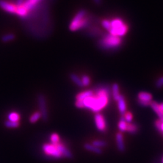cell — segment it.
<instances>
[{"label":"cell","instance_id":"cell-16","mask_svg":"<svg viewBox=\"0 0 163 163\" xmlns=\"http://www.w3.org/2000/svg\"><path fill=\"white\" fill-rule=\"evenodd\" d=\"M84 148L86 150L90 151V152H93L94 153H96V154H102V150H101L100 148L95 147V146H94L92 144H89V143H85V144L84 145Z\"/></svg>","mask_w":163,"mask_h":163},{"label":"cell","instance_id":"cell-36","mask_svg":"<svg viewBox=\"0 0 163 163\" xmlns=\"http://www.w3.org/2000/svg\"><path fill=\"white\" fill-rule=\"evenodd\" d=\"M159 107H160V109L162 110V112H163V103H162L161 104H160V105H159Z\"/></svg>","mask_w":163,"mask_h":163},{"label":"cell","instance_id":"cell-10","mask_svg":"<svg viewBox=\"0 0 163 163\" xmlns=\"http://www.w3.org/2000/svg\"><path fill=\"white\" fill-rule=\"evenodd\" d=\"M54 145H56L57 149H58L59 152H61V154L63 156L68 158V159H72L73 155L71 154V152L63 144V143L59 142L57 143V144Z\"/></svg>","mask_w":163,"mask_h":163},{"label":"cell","instance_id":"cell-15","mask_svg":"<svg viewBox=\"0 0 163 163\" xmlns=\"http://www.w3.org/2000/svg\"><path fill=\"white\" fill-rule=\"evenodd\" d=\"M93 95H94V92L91 90L84 91V92L80 93V94H78L77 96H76V100L82 101L84 99H85L86 98L90 97V96H92Z\"/></svg>","mask_w":163,"mask_h":163},{"label":"cell","instance_id":"cell-27","mask_svg":"<svg viewBox=\"0 0 163 163\" xmlns=\"http://www.w3.org/2000/svg\"><path fill=\"white\" fill-rule=\"evenodd\" d=\"M82 82L84 86H87L90 84V79L88 76L84 75L82 77Z\"/></svg>","mask_w":163,"mask_h":163},{"label":"cell","instance_id":"cell-18","mask_svg":"<svg viewBox=\"0 0 163 163\" xmlns=\"http://www.w3.org/2000/svg\"><path fill=\"white\" fill-rule=\"evenodd\" d=\"M126 127H127V122H126L125 119H124V116H122L118 123L119 130L120 131V132L126 131Z\"/></svg>","mask_w":163,"mask_h":163},{"label":"cell","instance_id":"cell-26","mask_svg":"<svg viewBox=\"0 0 163 163\" xmlns=\"http://www.w3.org/2000/svg\"><path fill=\"white\" fill-rule=\"evenodd\" d=\"M124 119H125L127 123H131L132 120H133V114L129 112H126V113L123 115Z\"/></svg>","mask_w":163,"mask_h":163},{"label":"cell","instance_id":"cell-37","mask_svg":"<svg viewBox=\"0 0 163 163\" xmlns=\"http://www.w3.org/2000/svg\"><path fill=\"white\" fill-rule=\"evenodd\" d=\"M162 163H163V159H162Z\"/></svg>","mask_w":163,"mask_h":163},{"label":"cell","instance_id":"cell-21","mask_svg":"<svg viewBox=\"0 0 163 163\" xmlns=\"http://www.w3.org/2000/svg\"><path fill=\"white\" fill-rule=\"evenodd\" d=\"M21 118L20 115L17 112H12L8 115V119L10 121L18 122Z\"/></svg>","mask_w":163,"mask_h":163},{"label":"cell","instance_id":"cell-34","mask_svg":"<svg viewBox=\"0 0 163 163\" xmlns=\"http://www.w3.org/2000/svg\"><path fill=\"white\" fill-rule=\"evenodd\" d=\"M23 2H24V0H16V6H21V4H23Z\"/></svg>","mask_w":163,"mask_h":163},{"label":"cell","instance_id":"cell-11","mask_svg":"<svg viewBox=\"0 0 163 163\" xmlns=\"http://www.w3.org/2000/svg\"><path fill=\"white\" fill-rule=\"evenodd\" d=\"M117 102H118V107L120 113L121 114L122 116H123V115L126 113V105L124 96L120 95L118 99L117 100Z\"/></svg>","mask_w":163,"mask_h":163},{"label":"cell","instance_id":"cell-9","mask_svg":"<svg viewBox=\"0 0 163 163\" xmlns=\"http://www.w3.org/2000/svg\"><path fill=\"white\" fill-rule=\"evenodd\" d=\"M95 121L97 128L100 131L104 132L106 131V122H105L104 117L100 114H97L95 116Z\"/></svg>","mask_w":163,"mask_h":163},{"label":"cell","instance_id":"cell-32","mask_svg":"<svg viewBox=\"0 0 163 163\" xmlns=\"http://www.w3.org/2000/svg\"><path fill=\"white\" fill-rule=\"evenodd\" d=\"M76 106L77 107H78V108H84L82 101H77V100H76Z\"/></svg>","mask_w":163,"mask_h":163},{"label":"cell","instance_id":"cell-2","mask_svg":"<svg viewBox=\"0 0 163 163\" xmlns=\"http://www.w3.org/2000/svg\"><path fill=\"white\" fill-rule=\"evenodd\" d=\"M89 21L86 11L84 10H82L76 14L75 17L71 21L69 29L72 32H75L81 29L87 27Z\"/></svg>","mask_w":163,"mask_h":163},{"label":"cell","instance_id":"cell-25","mask_svg":"<svg viewBox=\"0 0 163 163\" xmlns=\"http://www.w3.org/2000/svg\"><path fill=\"white\" fill-rule=\"evenodd\" d=\"M50 141H51L52 144H57L60 142V137L58 134L52 133L50 136Z\"/></svg>","mask_w":163,"mask_h":163},{"label":"cell","instance_id":"cell-19","mask_svg":"<svg viewBox=\"0 0 163 163\" xmlns=\"http://www.w3.org/2000/svg\"><path fill=\"white\" fill-rule=\"evenodd\" d=\"M138 131V126L136 125L135 124L133 123H128L127 124V127H126V131H128V133L134 134L136 133Z\"/></svg>","mask_w":163,"mask_h":163},{"label":"cell","instance_id":"cell-3","mask_svg":"<svg viewBox=\"0 0 163 163\" xmlns=\"http://www.w3.org/2000/svg\"><path fill=\"white\" fill-rule=\"evenodd\" d=\"M122 38L120 37L115 36L110 33L105 34L99 41L101 48L105 50L117 49L122 44Z\"/></svg>","mask_w":163,"mask_h":163},{"label":"cell","instance_id":"cell-30","mask_svg":"<svg viewBox=\"0 0 163 163\" xmlns=\"http://www.w3.org/2000/svg\"><path fill=\"white\" fill-rule=\"evenodd\" d=\"M102 25L105 29H106L107 31L109 30L110 27H111V23H110V21L107 20V19H105L102 21Z\"/></svg>","mask_w":163,"mask_h":163},{"label":"cell","instance_id":"cell-31","mask_svg":"<svg viewBox=\"0 0 163 163\" xmlns=\"http://www.w3.org/2000/svg\"><path fill=\"white\" fill-rule=\"evenodd\" d=\"M156 87L158 88H160L163 87V76L160 77L156 82Z\"/></svg>","mask_w":163,"mask_h":163},{"label":"cell","instance_id":"cell-22","mask_svg":"<svg viewBox=\"0 0 163 163\" xmlns=\"http://www.w3.org/2000/svg\"><path fill=\"white\" fill-rule=\"evenodd\" d=\"M5 126L8 128H17L20 125L19 122H12V121H6L5 122Z\"/></svg>","mask_w":163,"mask_h":163},{"label":"cell","instance_id":"cell-33","mask_svg":"<svg viewBox=\"0 0 163 163\" xmlns=\"http://www.w3.org/2000/svg\"><path fill=\"white\" fill-rule=\"evenodd\" d=\"M138 103L139 104L142 105V106H148V105H150V103H148V102H145V101H140L138 100Z\"/></svg>","mask_w":163,"mask_h":163},{"label":"cell","instance_id":"cell-5","mask_svg":"<svg viewBox=\"0 0 163 163\" xmlns=\"http://www.w3.org/2000/svg\"><path fill=\"white\" fill-rule=\"evenodd\" d=\"M42 149L46 154L50 156H52L56 159H61L63 157V156L57 149L56 145L54 144H49V143H45L42 146Z\"/></svg>","mask_w":163,"mask_h":163},{"label":"cell","instance_id":"cell-1","mask_svg":"<svg viewBox=\"0 0 163 163\" xmlns=\"http://www.w3.org/2000/svg\"><path fill=\"white\" fill-rule=\"evenodd\" d=\"M109 90L107 86H99L96 88V94L86 98L82 101L84 108L98 112L108 104Z\"/></svg>","mask_w":163,"mask_h":163},{"label":"cell","instance_id":"cell-24","mask_svg":"<svg viewBox=\"0 0 163 163\" xmlns=\"http://www.w3.org/2000/svg\"><path fill=\"white\" fill-rule=\"evenodd\" d=\"M94 146L97 148H101V147H105L107 145L106 141H102V140H95L93 141V144Z\"/></svg>","mask_w":163,"mask_h":163},{"label":"cell","instance_id":"cell-17","mask_svg":"<svg viewBox=\"0 0 163 163\" xmlns=\"http://www.w3.org/2000/svg\"><path fill=\"white\" fill-rule=\"evenodd\" d=\"M112 95H113L114 100H116L117 101V100L118 99L120 96L119 91V86L118 84H114L113 86H112Z\"/></svg>","mask_w":163,"mask_h":163},{"label":"cell","instance_id":"cell-7","mask_svg":"<svg viewBox=\"0 0 163 163\" xmlns=\"http://www.w3.org/2000/svg\"><path fill=\"white\" fill-rule=\"evenodd\" d=\"M42 1H44V0H26L21 6L25 9V10L27 12L28 14L29 15L31 12L38 8V6H40Z\"/></svg>","mask_w":163,"mask_h":163},{"label":"cell","instance_id":"cell-14","mask_svg":"<svg viewBox=\"0 0 163 163\" xmlns=\"http://www.w3.org/2000/svg\"><path fill=\"white\" fill-rule=\"evenodd\" d=\"M150 106L153 109V110L156 112V114L158 115V116L159 117V119L160 120L163 121V112H162V110L160 109L159 105L156 101H152L150 103Z\"/></svg>","mask_w":163,"mask_h":163},{"label":"cell","instance_id":"cell-4","mask_svg":"<svg viewBox=\"0 0 163 163\" xmlns=\"http://www.w3.org/2000/svg\"><path fill=\"white\" fill-rule=\"evenodd\" d=\"M110 23H111V27L108 31L110 34L120 37L126 34L128 27L121 18H116L110 21Z\"/></svg>","mask_w":163,"mask_h":163},{"label":"cell","instance_id":"cell-28","mask_svg":"<svg viewBox=\"0 0 163 163\" xmlns=\"http://www.w3.org/2000/svg\"><path fill=\"white\" fill-rule=\"evenodd\" d=\"M14 38H15V36L13 34H7L4 35L2 37L1 40L4 42H10V41L13 40Z\"/></svg>","mask_w":163,"mask_h":163},{"label":"cell","instance_id":"cell-29","mask_svg":"<svg viewBox=\"0 0 163 163\" xmlns=\"http://www.w3.org/2000/svg\"><path fill=\"white\" fill-rule=\"evenodd\" d=\"M155 126L156 127L158 130L163 133V121L160 120H158L155 122Z\"/></svg>","mask_w":163,"mask_h":163},{"label":"cell","instance_id":"cell-23","mask_svg":"<svg viewBox=\"0 0 163 163\" xmlns=\"http://www.w3.org/2000/svg\"><path fill=\"white\" fill-rule=\"evenodd\" d=\"M40 118H41L40 112H35V113L30 117L29 121L31 123H35V122H36Z\"/></svg>","mask_w":163,"mask_h":163},{"label":"cell","instance_id":"cell-20","mask_svg":"<svg viewBox=\"0 0 163 163\" xmlns=\"http://www.w3.org/2000/svg\"><path fill=\"white\" fill-rule=\"evenodd\" d=\"M70 78L73 82L75 83L76 85H78L79 87H83L84 86L82 84V80L77 75H76V74L74 73H71L70 75Z\"/></svg>","mask_w":163,"mask_h":163},{"label":"cell","instance_id":"cell-6","mask_svg":"<svg viewBox=\"0 0 163 163\" xmlns=\"http://www.w3.org/2000/svg\"><path fill=\"white\" fill-rule=\"evenodd\" d=\"M37 101L38 105L40 107V112L41 114V117H42L43 120L47 121L48 119V114L46 101V98L44 95L40 94L37 96Z\"/></svg>","mask_w":163,"mask_h":163},{"label":"cell","instance_id":"cell-35","mask_svg":"<svg viewBox=\"0 0 163 163\" xmlns=\"http://www.w3.org/2000/svg\"><path fill=\"white\" fill-rule=\"evenodd\" d=\"M94 1L97 4L99 5V4H101V0H94Z\"/></svg>","mask_w":163,"mask_h":163},{"label":"cell","instance_id":"cell-8","mask_svg":"<svg viewBox=\"0 0 163 163\" xmlns=\"http://www.w3.org/2000/svg\"><path fill=\"white\" fill-rule=\"evenodd\" d=\"M0 8L7 12L16 14V4L10 3L4 0H0Z\"/></svg>","mask_w":163,"mask_h":163},{"label":"cell","instance_id":"cell-13","mask_svg":"<svg viewBox=\"0 0 163 163\" xmlns=\"http://www.w3.org/2000/svg\"><path fill=\"white\" fill-rule=\"evenodd\" d=\"M138 100L142 101L151 103L152 101V95L147 92H140L138 94Z\"/></svg>","mask_w":163,"mask_h":163},{"label":"cell","instance_id":"cell-12","mask_svg":"<svg viewBox=\"0 0 163 163\" xmlns=\"http://www.w3.org/2000/svg\"><path fill=\"white\" fill-rule=\"evenodd\" d=\"M116 143L118 150L120 152H124L125 150V146H124L123 135L122 133H118L116 134Z\"/></svg>","mask_w":163,"mask_h":163}]
</instances>
